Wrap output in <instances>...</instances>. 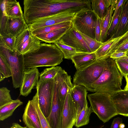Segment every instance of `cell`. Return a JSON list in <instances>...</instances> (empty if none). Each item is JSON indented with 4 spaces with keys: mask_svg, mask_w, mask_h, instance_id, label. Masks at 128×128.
Instances as JSON below:
<instances>
[{
    "mask_svg": "<svg viewBox=\"0 0 128 128\" xmlns=\"http://www.w3.org/2000/svg\"><path fill=\"white\" fill-rule=\"evenodd\" d=\"M87 96L93 112L104 123L118 115L110 96L95 92L88 94Z\"/></svg>",
    "mask_w": 128,
    "mask_h": 128,
    "instance_id": "277c9868",
    "label": "cell"
},
{
    "mask_svg": "<svg viewBox=\"0 0 128 128\" xmlns=\"http://www.w3.org/2000/svg\"><path fill=\"white\" fill-rule=\"evenodd\" d=\"M122 6L118 23L109 40L119 37L128 31V0H124Z\"/></svg>",
    "mask_w": 128,
    "mask_h": 128,
    "instance_id": "ac0fdd59",
    "label": "cell"
},
{
    "mask_svg": "<svg viewBox=\"0 0 128 128\" xmlns=\"http://www.w3.org/2000/svg\"><path fill=\"white\" fill-rule=\"evenodd\" d=\"M28 28V25L24 18L8 16L6 26V34H11L17 38Z\"/></svg>",
    "mask_w": 128,
    "mask_h": 128,
    "instance_id": "d6986e66",
    "label": "cell"
},
{
    "mask_svg": "<svg viewBox=\"0 0 128 128\" xmlns=\"http://www.w3.org/2000/svg\"><path fill=\"white\" fill-rule=\"evenodd\" d=\"M98 17L91 8H83L76 13L72 21V26L78 32L95 40Z\"/></svg>",
    "mask_w": 128,
    "mask_h": 128,
    "instance_id": "52a82bcc",
    "label": "cell"
},
{
    "mask_svg": "<svg viewBox=\"0 0 128 128\" xmlns=\"http://www.w3.org/2000/svg\"><path fill=\"white\" fill-rule=\"evenodd\" d=\"M12 125L13 126L14 128H27L26 127L22 126L17 123H13Z\"/></svg>",
    "mask_w": 128,
    "mask_h": 128,
    "instance_id": "f6af8a7d",
    "label": "cell"
},
{
    "mask_svg": "<svg viewBox=\"0 0 128 128\" xmlns=\"http://www.w3.org/2000/svg\"><path fill=\"white\" fill-rule=\"evenodd\" d=\"M83 8H71L38 19L28 25V29L32 32L44 27L65 22L72 21L76 12Z\"/></svg>",
    "mask_w": 128,
    "mask_h": 128,
    "instance_id": "ba28073f",
    "label": "cell"
},
{
    "mask_svg": "<svg viewBox=\"0 0 128 128\" xmlns=\"http://www.w3.org/2000/svg\"><path fill=\"white\" fill-rule=\"evenodd\" d=\"M125 127V124L122 123H121L119 126L120 128H124Z\"/></svg>",
    "mask_w": 128,
    "mask_h": 128,
    "instance_id": "c3c4849f",
    "label": "cell"
},
{
    "mask_svg": "<svg viewBox=\"0 0 128 128\" xmlns=\"http://www.w3.org/2000/svg\"><path fill=\"white\" fill-rule=\"evenodd\" d=\"M12 76L11 70L8 64L5 57L0 54V81Z\"/></svg>",
    "mask_w": 128,
    "mask_h": 128,
    "instance_id": "f546056e",
    "label": "cell"
},
{
    "mask_svg": "<svg viewBox=\"0 0 128 128\" xmlns=\"http://www.w3.org/2000/svg\"><path fill=\"white\" fill-rule=\"evenodd\" d=\"M118 0H113L112 4L108 9L105 17L100 19L101 29V42L103 43L106 41L107 33L110 26L115 6Z\"/></svg>",
    "mask_w": 128,
    "mask_h": 128,
    "instance_id": "7402d4cb",
    "label": "cell"
},
{
    "mask_svg": "<svg viewBox=\"0 0 128 128\" xmlns=\"http://www.w3.org/2000/svg\"><path fill=\"white\" fill-rule=\"evenodd\" d=\"M128 40V31L123 35L118 37L110 48L108 53L109 57L120 46Z\"/></svg>",
    "mask_w": 128,
    "mask_h": 128,
    "instance_id": "e575fe53",
    "label": "cell"
},
{
    "mask_svg": "<svg viewBox=\"0 0 128 128\" xmlns=\"http://www.w3.org/2000/svg\"><path fill=\"white\" fill-rule=\"evenodd\" d=\"M41 42L28 28L16 38L15 48L24 55L39 48Z\"/></svg>",
    "mask_w": 128,
    "mask_h": 128,
    "instance_id": "8fae6325",
    "label": "cell"
},
{
    "mask_svg": "<svg viewBox=\"0 0 128 128\" xmlns=\"http://www.w3.org/2000/svg\"><path fill=\"white\" fill-rule=\"evenodd\" d=\"M126 52H127V53H128V50H127V51Z\"/></svg>",
    "mask_w": 128,
    "mask_h": 128,
    "instance_id": "f907efd6",
    "label": "cell"
},
{
    "mask_svg": "<svg viewBox=\"0 0 128 128\" xmlns=\"http://www.w3.org/2000/svg\"><path fill=\"white\" fill-rule=\"evenodd\" d=\"M107 60L106 67L99 78L92 84L91 87L92 92L111 96L122 90L121 86L124 76L115 59L110 57Z\"/></svg>",
    "mask_w": 128,
    "mask_h": 128,
    "instance_id": "3957f363",
    "label": "cell"
},
{
    "mask_svg": "<svg viewBox=\"0 0 128 128\" xmlns=\"http://www.w3.org/2000/svg\"><path fill=\"white\" fill-rule=\"evenodd\" d=\"M110 98L118 114L128 116V90H122L117 92Z\"/></svg>",
    "mask_w": 128,
    "mask_h": 128,
    "instance_id": "e0dca14e",
    "label": "cell"
},
{
    "mask_svg": "<svg viewBox=\"0 0 128 128\" xmlns=\"http://www.w3.org/2000/svg\"><path fill=\"white\" fill-rule=\"evenodd\" d=\"M103 126H102V127H101L100 128H101Z\"/></svg>",
    "mask_w": 128,
    "mask_h": 128,
    "instance_id": "816d5d0a",
    "label": "cell"
},
{
    "mask_svg": "<svg viewBox=\"0 0 128 128\" xmlns=\"http://www.w3.org/2000/svg\"><path fill=\"white\" fill-rule=\"evenodd\" d=\"M87 90L84 86L78 84L74 85L71 89V96L76 110L77 116L84 107L88 106L86 100Z\"/></svg>",
    "mask_w": 128,
    "mask_h": 128,
    "instance_id": "2e32d148",
    "label": "cell"
},
{
    "mask_svg": "<svg viewBox=\"0 0 128 128\" xmlns=\"http://www.w3.org/2000/svg\"><path fill=\"white\" fill-rule=\"evenodd\" d=\"M54 44L61 51L64 58L71 60L72 57L77 52L76 48L62 44L58 41Z\"/></svg>",
    "mask_w": 128,
    "mask_h": 128,
    "instance_id": "1f68e13d",
    "label": "cell"
},
{
    "mask_svg": "<svg viewBox=\"0 0 128 128\" xmlns=\"http://www.w3.org/2000/svg\"><path fill=\"white\" fill-rule=\"evenodd\" d=\"M0 46H4L13 51L15 48L16 38L8 34L0 36Z\"/></svg>",
    "mask_w": 128,
    "mask_h": 128,
    "instance_id": "4dcf8cb0",
    "label": "cell"
},
{
    "mask_svg": "<svg viewBox=\"0 0 128 128\" xmlns=\"http://www.w3.org/2000/svg\"><path fill=\"white\" fill-rule=\"evenodd\" d=\"M122 6L117 12L110 26L107 33L106 41L110 38L112 33L117 25L119 20L120 15L122 10Z\"/></svg>",
    "mask_w": 128,
    "mask_h": 128,
    "instance_id": "74e56055",
    "label": "cell"
},
{
    "mask_svg": "<svg viewBox=\"0 0 128 128\" xmlns=\"http://www.w3.org/2000/svg\"><path fill=\"white\" fill-rule=\"evenodd\" d=\"M40 73L36 68L25 69L24 72L22 83L20 88V95L26 97L36 86Z\"/></svg>",
    "mask_w": 128,
    "mask_h": 128,
    "instance_id": "5bb4252c",
    "label": "cell"
},
{
    "mask_svg": "<svg viewBox=\"0 0 128 128\" xmlns=\"http://www.w3.org/2000/svg\"><path fill=\"white\" fill-rule=\"evenodd\" d=\"M127 54L126 52H116L112 53L110 57L114 59L117 58L125 57Z\"/></svg>",
    "mask_w": 128,
    "mask_h": 128,
    "instance_id": "60d3db41",
    "label": "cell"
},
{
    "mask_svg": "<svg viewBox=\"0 0 128 128\" xmlns=\"http://www.w3.org/2000/svg\"><path fill=\"white\" fill-rule=\"evenodd\" d=\"M72 21L62 22L59 24L39 28L32 32V34L34 36L48 33L61 28L72 26Z\"/></svg>",
    "mask_w": 128,
    "mask_h": 128,
    "instance_id": "f1b7e54d",
    "label": "cell"
},
{
    "mask_svg": "<svg viewBox=\"0 0 128 128\" xmlns=\"http://www.w3.org/2000/svg\"><path fill=\"white\" fill-rule=\"evenodd\" d=\"M73 85L68 90L62 111L61 128H72L76 121L77 112L71 94Z\"/></svg>",
    "mask_w": 128,
    "mask_h": 128,
    "instance_id": "4fadbf2b",
    "label": "cell"
},
{
    "mask_svg": "<svg viewBox=\"0 0 128 128\" xmlns=\"http://www.w3.org/2000/svg\"><path fill=\"white\" fill-rule=\"evenodd\" d=\"M95 39L97 41L101 42V29L100 19L98 17L95 29Z\"/></svg>",
    "mask_w": 128,
    "mask_h": 128,
    "instance_id": "ab89813d",
    "label": "cell"
},
{
    "mask_svg": "<svg viewBox=\"0 0 128 128\" xmlns=\"http://www.w3.org/2000/svg\"><path fill=\"white\" fill-rule=\"evenodd\" d=\"M54 79L51 112L49 116L46 118L51 128H61L64 104L60 98L57 74Z\"/></svg>",
    "mask_w": 128,
    "mask_h": 128,
    "instance_id": "30bf717a",
    "label": "cell"
},
{
    "mask_svg": "<svg viewBox=\"0 0 128 128\" xmlns=\"http://www.w3.org/2000/svg\"><path fill=\"white\" fill-rule=\"evenodd\" d=\"M54 83V78L46 80L40 79L36 86L40 108L46 118L51 112Z\"/></svg>",
    "mask_w": 128,
    "mask_h": 128,
    "instance_id": "9c48e42d",
    "label": "cell"
},
{
    "mask_svg": "<svg viewBox=\"0 0 128 128\" xmlns=\"http://www.w3.org/2000/svg\"><path fill=\"white\" fill-rule=\"evenodd\" d=\"M72 26L61 28L48 33L35 36L42 42L49 44H54L58 41Z\"/></svg>",
    "mask_w": 128,
    "mask_h": 128,
    "instance_id": "603a6c76",
    "label": "cell"
},
{
    "mask_svg": "<svg viewBox=\"0 0 128 128\" xmlns=\"http://www.w3.org/2000/svg\"><path fill=\"white\" fill-rule=\"evenodd\" d=\"M24 18L28 25L36 20L74 7L72 0H24Z\"/></svg>",
    "mask_w": 128,
    "mask_h": 128,
    "instance_id": "6da1fadb",
    "label": "cell"
},
{
    "mask_svg": "<svg viewBox=\"0 0 128 128\" xmlns=\"http://www.w3.org/2000/svg\"><path fill=\"white\" fill-rule=\"evenodd\" d=\"M25 125L28 128H42L33 99L29 100L22 117Z\"/></svg>",
    "mask_w": 128,
    "mask_h": 128,
    "instance_id": "9a60e30c",
    "label": "cell"
},
{
    "mask_svg": "<svg viewBox=\"0 0 128 128\" xmlns=\"http://www.w3.org/2000/svg\"><path fill=\"white\" fill-rule=\"evenodd\" d=\"M23 103L18 99L0 107V121H3L11 116L16 109Z\"/></svg>",
    "mask_w": 128,
    "mask_h": 128,
    "instance_id": "484cf974",
    "label": "cell"
},
{
    "mask_svg": "<svg viewBox=\"0 0 128 128\" xmlns=\"http://www.w3.org/2000/svg\"><path fill=\"white\" fill-rule=\"evenodd\" d=\"M71 60L77 70H81L97 60L95 52H77Z\"/></svg>",
    "mask_w": 128,
    "mask_h": 128,
    "instance_id": "ffe728a7",
    "label": "cell"
},
{
    "mask_svg": "<svg viewBox=\"0 0 128 128\" xmlns=\"http://www.w3.org/2000/svg\"><path fill=\"white\" fill-rule=\"evenodd\" d=\"M124 0H118L117 3L116 4L115 6L114 12L112 18L111 19V21L110 25L111 24L112 21L118 10L119 9L120 7L124 3Z\"/></svg>",
    "mask_w": 128,
    "mask_h": 128,
    "instance_id": "b9f144b4",
    "label": "cell"
},
{
    "mask_svg": "<svg viewBox=\"0 0 128 128\" xmlns=\"http://www.w3.org/2000/svg\"><path fill=\"white\" fill-rule=\"evenodd\" d=\"M92 112L90 106L84 107L77 116L74 126L76 128H79L88 124L90 122V115Z\"/></svg>",
    "mask_w": 128,
    "mask_h": 128,
    "instance_id": "4316f807",
    "label": "cell"
},
{
    "mask_svg": "<svg viewBox=\"0 0 128 128\" xmlns=\"http://www.w3.org/2000/svg\"><path fill=\"white\" fill-rule=\"evenodd\" d=\"M124 77L125 78L126 83L124 90H128V75Z\"/></svg>",
    "mask_w": 128,
    "mask_h": 128,
    "instance_id": "7dc6e473",
    "label": "cell"
},
{
    "mask_svg": "<svg viewBox=\"0 0 128 128\" xmlns=\"http://www.w3.org/2000/svg\"><path fill=\"white\" fill-rule=\"evenodd\" d=\"M25 68L55 66L63 61V54L54 44L41 43L36 49L23 55Z\"/></svg>",
    "mask_w": 128,
    "mask_h": 128,
    "instance_id": "7a4b0ae2",
    "label": "cell"
},
{
    "mask_svg": "<svg viewBox=\"0 0 128 128\" xmlns=\"http://www.w3.org/2000/svg\"><path fill=\"white\" fill-rule=\"evenodd\" d=\"M0 54L5 57L10 67L14 88H20L25 69L23 55L15 48L12 51L2 46H0Z\"/></svg>",
    "mask_w": 128,
    "mask_h": 128,
    "instance_id": "8992f818",
    "label": "cell"
},
{
    "mask_svg": "<svg viewBox=\"0 0 128 128\" xmlns=\"http://www.w3.org/2000/svg\"><path fill=\"white\" fill-rule=\"evenodd\" d=\"M113 0H90L91 9L100 19L106 14Z\"/></svg>",
    "mask_w": 128,
    "mask_h": 128,
    "instance_id": "cb8c5ba5",
    "label": "cell"
},
{
    "mask_svg": "<svg viewBox=\"0 0 128 128\" xmlns=\"http://www.w3.org/2000/svg\"><path fill=\"white\" fill-rule=\"evenodd\" d=\"M128 50V40L120 46L114 52H127Z\"/></svg>",
    "mask_w": 128,
    "mask_h": 128,
    "instance_id": "ee69618b",
    "label": "cell"
},
{
    "mask_svg": "<svg viewBox=\"0 0 128 128\" xmlns=\"http://www.w3.org/2000/svg\"><path fill=\"white\" fill-rule=\"evenodd\" d=\"M58 41L76 48L77 52H92L80 33L72 26Z\"/></svg>",
    "mask_w": 128,
    "mask_h": 128,
    "instance_id": "7c38bea8",
    "label": "cell"
},
{
    "mask_svg": "<svg viewBox=\"0 0 128 128\" xmlns=\"http://www.w3.org/2000/svg\"><path fill=\"white\" fill-rule=\"evenodd\" d=\"M61 68V67L56 66L45 69L40 73V79L46 80L54 78Z\"/></svg>",
    "mask_w": 128,
    "mask_h": 128,
    "instance_id": "d6a6232c",
    "label": "cell"
},
{
    "mask_svg": "<svg viewBox=\"0 0 128 128\" xmlns=\"http://www.w3.org/2000/svg\"><path fill=\"white\" fill-rule=\"evenodd\" d=\"M5 12L7 16L24 18V14L19 2L16 0H5Z\"/></svg>",
    "mask_w": 128,
    "mask_h": 128,
    "instance_id": "d4e9b609",
    "label": "cell"
},
{
    "mask_svg": "<svg viewBox=\"0 0 128 128\" xmlns=\"http://www.w3.org/2000/svg\"><path fill=\"white\" fill-rule=\"evenodd\" d=\"M114 59L124 61L128 62V53L127 54L126 56L125 57Z\"/></svg>",
    "mask_w": 128,
    "mask_h": 128,
    "instance_id": "bcb514c9",
    "label": "cell"
},
{
    "mask_svg": "<svg viewBox=\"0 0 128 128\" xmlns=\"http://www.w3.org/2000/svg\"><path fill=\"white\" fill-rule=\"evenodd\" d=\"M117 38L108 40L102 43L100 47L95 52L97 60H106L109 58L108 56L109 50Z\"/></svg>",
    "mask_w": 128,
    "mask_h": 128,
    "instance_id": "83f0119b",
    "label": "cell"
},
{
    "mask_svg": "<svg viewBox=\"0 0 128 128\" xmlns=\"http://www.w3.org/2000/svg\"><path fill=\"white\" fill-rule=\"evenodd\" d=\"M122 119L119 117L114 118L110 128H120L119 126L122 123Z\"/></svg>",
    "mask_w": 128,
    "mask_h": 128,
    "instance_id": "7bdbcfd3",
    "label": "cell"
},
{
    "mask_svg": "<svg viewBox=\"0 0 128 128\" xmlns=\"http://www.w3.org/2000/svg\"><path fill=\"white\" fill-rule=\"evenodd\" d=\"M79 32L90 48L92 52H95L96 51L102 43L101 42H98L96 40L93 39L80 32Z\"/></svg>",
    "mask_w": 128,
    "mask_h": 128,
    "instance_id": "d590c367",
    "label": "cell"
},
{
    "mask_svg": "<svg viewBox=\"0 0 128 128\" xmlns=\"http://www.w3.org/2000/svg\"><path fill=\"white\" fill-rule=\"evenodd\" d=\"M107 59L97 60L84 68L77 70L73 76V84L82 85L92 92L91 85L100 77L106 67Z\"/></svg>",
    "mask_w": 128,
    "mask_h": 128,
    "instance_id": "5b68a950",
    "label": "cell"
},
{
    "mask_svg": "<svg viewBox=\"0 0 128 128\" xmlns=\"http://www.w3.org/2000/svg\"><path fill=\"white\" fill-rule=\"evenodd\" d=\"M33 99L34 104L38 113L40 121L42 128H51L46 118L42 112L39 106L38 94L37 92L33 96Z\"/></svg>",
    "mask_w": 128,
    "mask_h": 128,
    "instance_id": "836d02e7",
    "label": "cell"
},
{
    "mask_svg": "<svg viewBox=\"0 0 128 128\" xmlns=\"http://www.w3.org/2000/svg\"><path fill=\"white\" fill-rule=\"evenodd\" d=\"M117 65L123 76L128 75V62L122 60H115Z\"/></svg>",
    "mask_w": 128,
    "mask_h": 128,
    "instance_id": "f35d334b",
    "label": "cell"
},
{
    "mask_svg": "<svg viewBox=\"0 0 128 128\" xmlns=\"http://www.w3.org/2000/svg\"><path fill=\"white\" fill-rule=\"evenodd\" d=\"M10 91L7 88L3 87L0 88V107L9 103L13 100L10 94Z\"/></svg>",
    "mask_w": 128,
    "mask_h": 128,
    "instance_id": "8d00e7d4",
    "label": "cell"
},
{
    "mask_svg": "<svg viewBox=\"0 0 128 128\" xmlns=\"http://www.w3.org/2000/svg\"><path fill=\"white\" fill-rule=\"evenodd\" d=\"M60 98L64 104L68 88L73 85L71 82L70 76L64 69L61 68L57 74Z\"/></svg>",
    "mask_w": 128,
    "mask_h": 128,
    "instance_id": "44dd1931",
    "label": "cell"
},
{
    "mask_svg": "<svg viewBox=\"0 0 128 128\" xmlns=\"http://www.w3.org/2000/svg\"><path fill=\"white\" fill-rule=\"evenodd\" d=\"M9 128H14L13 126L12 125V126Z\"/></svg>",
    "mask_w": 128,
    "mask_h": 128,
    "instance_id": "681fc988",
    "label": "cell"
}]
</instances>
